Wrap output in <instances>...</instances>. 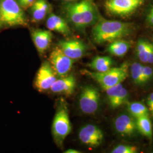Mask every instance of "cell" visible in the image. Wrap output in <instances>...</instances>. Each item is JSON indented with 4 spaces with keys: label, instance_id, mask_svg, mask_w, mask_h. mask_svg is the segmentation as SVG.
I'll return each mask as SVG.
<instances>
[{
    "label": "cell",
    "instance_id": "17",
    "mask_svg": "<svg viewBox=\"0 0 153 153\" xmlns=\"http://www.w3.org/2000/svg\"><path fill=\"white\" fill-rule=\"evenodd\" d=\"M131 47V44L129 42L119 39L111 43L107 48V52L111 55L121 57L126 55Z\"/></svg>",
    "mask_w": 153,
    "mask_h": 153
},
{
    "label": "cell",
    "instance_id": "7",
    "mask_svg": "<svg viewBox=\"0 0 153 153\" xmlns=\"http://www.w3.org/2000/svg\"><path fill=\"white\" fill-rule=\"evenodd\" d=\"M143 3L144 0H106L104 6L113 16H126L136 11Z\"/></svg>",
    "mask_w": 153,
    "mask_h": 153
},
{
    "label": "cell",
    "instance_id": "5",
    "mask_svg": "<svg viewBox=\"0 0 153 153\" xmlns=\"http://www.w3.org/2000/svg\"><path fill=\"white\" fill-rule=\"evenodd\" d=\"M128 65L125 63L120 67L111 68L104 72L86 71L85 74L95 80L101 88L105 90L123 82L128 76Z\"/></svg>",
    "mask_w": 153,
    "mask_h": 153
},
{
    "label": "cell",
    "instance_id": "15",
    "mask_svg": "<svg viewBox=\"0 0 153 153\" xmlns=\"http://www.w3.org/2000/svg\"><path fill=\"white\" fill-rule=\"evenodd\" d=\"M47 27L50 31H53L61 35L68 36L71 34V31L68 22L60 16L51 13L46 21Z\"/></svg>",
    "mask_w": 153,
    "mask_h": 153
},
{
    "label": "cell",
    "instance_id": "29",
    "mask_svg": "<svg viewBox=\"0 0 153 153\" xmlns=\"http://www.w3.org/2000/svg\"><path fill=\"white\" fill-rule=\"evenodd\" d=\"M149 64H153V44L149 43V51H148V62Z\"/></svg>",
    "mask_w": 153,
    "mask_h": 153
},
{
    "label": "cell",
    "instance_id": "4",
    "mask_svg": "<svg viewBox=\"0 0 153 153\" xmlns=\"http://www.w3.org/2000/svg\"><path fill=\"white\" fill-rule=\"evenodd\" d=\"M0 20L10 27L27 25V17L16 0H0Z\"/></svg>",
    "mask_w": 153,
    "mask_h": 153
},
{
    "label": "cell",
    "instance_id": "27",
    "mask_svg": "<svg viewBox=\"0 0 153 153\" xmlns=\"http://www.w3.org/2000/svg\"><path fill=\"white\" fill-rule=\"evenodd\" d=\"M35 0H17L18 3L22 9H26L31 7Z\"/></svg>",
    "mask_w": 153,
    "mask_h": 153
},
{
    "label": "cell",
    "instance_id": "2",
    "mask_svg": "<svg viewBox=\"0 0 153 153\" xmlns=\"http://www.w3.org/2000/svg\"><path fill=\"white\" fill-rule=\"evenodd\" d=\"M133 27L131 23L117 21L102 20L95 24L92 36L95 43H111L129 35Z\"/></svg>",
    "mask_w": 153,
    "mask_h": 153
},
{
    "label": "cell",
    "instance_id": "13",
    "mask_svg": "<svg viewBox=\"0 0 153 153\" xmlns=\"http://www.w3.org/2000/svg\"><path fill=\"white\" fill-rule=\"evenodd\" d=\"M76 87V78L73 75H67L57 79L49 90L52 93L69 96L74 93Z\"/></svg>",
    "mask_w": 153,
    "mask_h": 153
},
{
    "label": "cell",
    "instance_id": "12",
    "mask_svg": "<svg viewBox=\"0 0 153 153\" xmlns=\"http://www.w3.org/2000/svg\"><path fill=\"white\" fill-rule=\"evenodd\" d=\"M135 119L131 115L123 114L117 116L114 121V127L116 131L123 137H131L137 132Z\"/></svg>",
    "mask_w": 153,
    "mask_h": 153
},
{
    "label": "cell",
    "instance_id": "28",
    "mask_svg": "<svg viewBox=\"0 0 153 153\" xmlns=\"http://www.w3.org/2000/svg\"><path fill=\"white\" fill-rule=\"evenodd\" d=\"M147 104L149 111L153 118V93H152L147 99Z\"/></svg>",
    "mask_w": 153,
    "mask_h": 153
},
{
    "label": "cell",
    "instance_id": "33",
    "mask_svg": "<svg viewBox=\"0 0 153 153\" xmlns=\"http://www.w3.org/2000/svg\"><path fill=\"white\" fill-rule=\"evenodd\" d=\"M64 1H75V0H64Z\"/></svg>",
    "mask_w": 153,
    "mask_h": 153
},
{
    "label": "cell",
    "instance_id": "20",
    "mask_svg": "<svg viewBox=\"0 0 153 153\" xmlns=\"http://www.w3.org/2000/svg\"><path fill=\"white\" fill-rule=\"evenodd\" d=\"M128 110L130 115L134 119L149 115L148 107L140 102H131L128 103Z\"/></svg>",
    "mask_w": 153,
    "mask_h": 153
},
{
    "label": "cell",
    "instance_id": "30",
    "mask_svg": "<svg viewBox=\"0 0 153 153\" xmlns=\"http://www.w3.org/2000/svg\"><path fill=\"white\" fill-rule=\"evenodd\" d=\"M147 22L149 25L153 26V6L147 16Z\"/></svg>",
    "mask_w": 153,
    "mask_h": 153
},
{
    "label": "cell",
    "instance_id": "24",
    "mask_svg": "<svg viewBox=\"0 0 153 153\" xmlns=\"http://www.w3.org/2000/svg\"><path fill=\"white\" fill-rule=\"evenodd\" d=\"M137 148L134 146L119 145L116 146L112 150V153H136L137 152Z\"/></svg>",
    "mask_w": 153,
    "mask_h": 153
},
{
    "label": "cell",
    "instance_id": "31",
    "mask_svg": "<svg viewBox=\"0 0 153 153\" xmlns=\"http://www.w3.org/2000/svg\"><path fill=\"white\" fill-rule=\"evenodd\" d=\"M65 153H81L78 150H76L75 149H68L67 150H66L65 152H64Z\"/></svg>",
    "mask_w": 153,
    "mask_h": 153
},
{
    "label": "cell",
    "instance_id": "9",
    "mask_svg": "<svg viewBox=\"0 0 153 153\" xmlns=\"http://www.w3.org/2000/svg\"><path fill=\"white\" fill-rule=\"evenodd\" d=\"M56 74L50 62H44L36 73L34 85L40 92L49 90L57 79Z\"/></svg>",
    "mask_w": 153,
    "mask_h": 153
},
{
    "label": "cell",
    "instance_id": "16",
    "mask_svg": "<svg viewBox=\"0 0 153 153\" xmlns=\"http://www.w3.org/2000/svg\"><path fill=\"white\" fill-rule=\"evenodd\" d=\"M49 5L46 0H36L31 6V13L33 22H39L46 16Z\"/></svg>",
    "mask_w": 153,
    "mask_h": 153
},
{
    "label": "cell",
    "instance_id": "22",
    "mask_svg": "<svg viewBox=\"0 0 153 153\" xmlns=\"http://www.w3.org/2000/svg\"><path fill=\"white\" fill-rule=\"evenodd\" d=\"M128 98V92L126 88H122L114 98L109 102L111 107L116 108L124 104Z\"/></svg>",
    "mask_w": 153,
    "mask_h": 153
},
{
    "label": "cell",
    "instance_id": "18",
    "mask_svg": "<svg viewBox=\"0 0 153 153\" xmlns=\"http://www.w3.org/2000/svg\"><path fill=\"white\" fill-rule=\"evenodd\" d=\"M113 64V61L109 56H96L93 59L88 66L94 71L104 72L109 69Z\"/></svg>",
    "mask_w": 153,
    "mask_h": 153
},
{
    "label": "cell",
    "instance_id": "19",
    "mask_svg": "<svg viewBox=\"0 0 153 153\" xmlns=\"http://www.w3.org/2000/svg\"><path fill=\"white\" fill-rule=\"evenodd\" d=\"M135 119L137 131L143 136L152 139L153 137V126L149 116H144Z\"/></svg>",
    "mask_w": 153,
    "mask_h": 153
},
{
    "label": "cell",
    "instance_id": "26",
    "mask_svg": "<svg viewBox=\"0 0 153 153\" xmlns=\"http://www.w3.org/2000/svg\"><path fill=\"white\" fill-rule=\"evenodd\" d=\"M153 76V69L148 66H142V77L143 84L149 81Z\"/></svg>",
    "mask_w": 153,
    "mask_h": 153
},
{
    "label": "cell",
    "instance_id": "1",
    "mask_svg": "<svg viewBox=\"0 0 153 153\" xmlns=\"http://www.w3.org/2000/svg\"><path fill=\"white\" fill-rule=\"evenodd\" d=\"M63 10L68 21L79 30L99 21L98 12L92 0L68 3L64 6Z\"/></svg>",
    "mask_w": 153,
    "mask_h": 153
},
{
    "label": "cell",
    "instance_id": "8",
    "mask_svg": "<svg viewBox=\"0 0 153 153\" xmlns=\"http://www.w3.org/2000/svg\"><path fill=\"white\" fill-rule=\"evenodd\" d=\"M49 62L57 76H66L71 71L74 60L65 55L57 46L49 55Z\"/></svg>",
    "mask_w": 153,
    "mask_h": 153
},
{
    "label": "cell",
    "instance_id": "21",
    "mask_svg": "<svg viewBox=\"0 0 153 153\" xmlns=\"http://www.w3.org/2000/svg\"><path fill=\"white\" fill-rule=\"evenodd\" d=\"M149 42L143 39H140L137 44V55L139 60L143 63L148 62V51Z\"/></svg>",
    "mask_w": 153,
    "mask_h": 153
},
{
    "label": "cell",
    "instance_id": "10",
    "mask_svg": "<svg viewBox=\"0 0 153 153\" xmlns=\"http://www.w3.org/2000/svg\"><path fill=\"white\" fill-rule=\"evenodd\" d=\"M78 138L82 143L91 148H97L103 142L104 134L95 125L87 124L82 126L78 133Z\"/></svg>",
    "mask_w": 153,
    "mask_h": 153
},
{
    "label": "cell",
    "instance_id": "23",
    "mask_svg": "<svg viewBox=\"0 0 153 153\" xmlns=\"http://www.w3.org/2000/svg\"><path fill=\"white\" fill-rule=\"evenodd\" d=\"M142 66L139 62H133L131 67V75L133 82L137 85L143 84L142 77Z\"/></svg>",
    "mask_w": 153,
    "mask_h": 153
},
{
    "label": "cell",
    "instance_id": "6",
    "mask_svg": "<svg viewBox=\"0 0 153 153\" xmlns=\"http://www.w3.org/2000/svg\"><path fill=\"white\" fill-rule=\"evenodd\" d=\"M79 107L85 114L91 115L99 109L100 98L98 90L91 85L82 88L79 97Z\"/></svg>",
    "mask_w": 153,
    "mask_h": 153
},
{
    "label": "cell",
    "instance_id": "25",
    "mask_svg": "<svg viewBox=\"0 0 153 153\" xmlns=\"http://www.w3.org/2000/svg\"><path fill=\"white\" fill-rule=\"evenodd\" d=\"M123 88V86L121 84V83H120L104 90L107 95L108 101L109 102L110 100H111L112 99L114 98Z\"/></svg>",
    "mask_w": 153,
    "mask_h": 153
},
{
    "label": "cell",
    "instance_id": "14",
    "mask_svg": "<svg viewBox=\"0 0 153 153\" xmlns=\"http://www.w3.org/2000/svg\"><path fill=\"white\" fill-rule=\"evenodd\" d=\"M31 37L39 53L42 54L49 48L53 35L50 30H34L31 33Z\"/></svg>",
    "mask_w": 153,
    "mask_h": 153
},
{
    "label": "cell",
    "instance_id": "32",
    "mask_svg": "<svg viewBox=\"0 0 153 153\" xmlns=\"http://www.w3.org/2000/svg\"><path fill=\"white\" fill-rule=\"evenodd\" d=\"M2 27H3V23H2V22L0 20V30L2 28Z\"/></svg>",
    "mask_w": 153,
    "mask_h": 153
},
{
    "label": "cell",
    "instance_id": "3",
    "mask_svg": "<svg viewBox=\"0 0 153 153\" xmlns=\"http://www.w3.org/2000/svg\"><path fill=\"white\" fill-rule=\"evenodd\" d=\"M71 131L68 108L65 100L61 99L57 105L52 126V133L56 144L62 148L66 138Z\"/></svg>",
    "mask_w": 153,
    "mask_h": 153
},
{
    "label": "cell",
    "instance_id": "11",
    "mask_svg": "<svg viewBox=\"0 0 153 153\" xmlns=\"http://www.w3.org/2000/svg\"><path fill=\"white\" fill-rule=\"evenodd\" d=\"M58 47L65 55L73 60L82 58L87 50L85 44L82 41L76 39L60 40Z\"/></svg>",
    "mask_w": 153,
    "mask_h": 153
}]
</instances>
